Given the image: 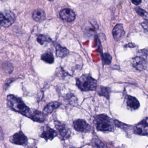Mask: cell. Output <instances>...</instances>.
Wrapping results in <instances>:
<instances>
[{
    "mask_svg": "<svg viewBox=\"0 0 148 148\" xmlns=\"http://www.w3.org/2000/svg\"><path fill=\"white\" fill-rule=\"evenodd\" d=\"M94 123L98 131L107 133L114 131L116 126L114 121L105 114L96 116L94 118Z\"/></svg>",
    "mask_w": 148,
    "mask_h": 148,
    "instance_id": "cell-1",
    "label": "cell"
},
{
    "mask_svg": "<svg viewBox=\"0 0 148 148\" xmlns=\"http://www.w3.org/2000/svg\"><path fill=\"white\" fill-rule=\"evenodd\" d=\"M7 101L8 106L11 109L29 117L31 110L20 98L13 95H9Z\"/></svg>",
    "mask_w": 148,
    "mask_h": 148,
    "instance_id": "cell-2",
    "label": "cell"
},
{
    "mask_svg": "<svg viewBox=\"0 0 148 148\" xmlns=\"http://www.w3.org/2000/svg\"><path fill=\"white\" fill-rule=\"evenodd\" d=\"M76 85L82 91H92L96 88L97 82L89 75H83L77 78Z\"/></svg>",
    "mask_w": 148,
    "mask_h": 148,
    "instance_id": "cell-3",
    "label": "cell"
},
{
    "mask_svg": "<svg viewBox=\"0 0 148 148\" xmlns=\"http://www.w3.org/2000/svg\"><path fill=\"white\" fill-rule=\"evenodd\" d=\"M54 124L60 139L65 140L70 138L71 134V130L66 124L58 121H55Z\"/></svg>",
    "mask_w": 148,
    "mask_h": 148,
    "instance_id": "cell-4",
    "label": "cell"
},
{
    "mask_svg": "<svg viewBox=\"0 0 148 148\" xmlns=\"http://www.w3.org/2000/svg\"><path fill=\"white\" fill-rule=\"evenodd\" d=\"M15 21V16L10 11H0V26L8 27Z\"/></svg>",
    "mask_w": 148,
    "mask_h": 148,
    "instance_id": "cell-5",
    "label": "cell"
},
{
    "mask_svg": "<svg viewBox=\"0 0 148 148\" xmlns=\"http://www.w3.org/2000/svg\"><path fill=\"white\" fill-rule=\"evenodd\" d=\"M73 127L76 131L80 133H90L91 131V127L85 120L77 119L73 122Z\"/></svg>",
    "mask_w": 148,
    "mask_h": 148,
    "instance_id": "cell-6",
    "label": "cell"
},
{
    "mask_svg": "<svg viewBox=\"0 0 148 148\" xmlns=\"http://www.w3.org/2000/svg\"><path fill=\"white\" fill-rule=\"evenodd\" d=\"M134 132L139 135H148V117L145 118L134 127Z\"/></svg>",
    "mask_w": 148,
    "mask_h": 148,
    "instance_id": "cell-7",
    "label": "cell"
},
{
    "mask_svg": "<svg viewBox=\"0 0 148 148\" xmlns=\"http://www.w3.org/2000/svg\"><path fill=\"white\" fill-rule=\"evenodd\" d=\"M58 136L57 132L47 125H45L42 127L41 134V137L45 139V140H52Z\"/></svg>",
    "mask_w": 148,
    "mask_h": 148,
    "instance_id": "cell-8",
    "label": "cell"
},
{
    "mask_svg": "<svg viewBox=\"0 0 148 148\" xmlns=\"http://www.w3.org/2000/svg\"><path fill=\"white\" fill-rule=\"evenodd\" d=\"M60 18L67 22H72L75 19V14L70 9L65 8L62 10L60 12Z\"/></svg>",
    "mask_w": 148,
    "mask_h": 148,
    "instance_id": "cell-9",
    "label": "cell"
},
{
    "mask_svg": "<svg viewBox=\"0 0 148 148\" xmlns=\"http://www.w3.org/2000/svg\"><path fill=\"white\" fill-rule=\"evenodd\" d=\"M132 65L136 70L143 71L147 67V62L143 57H136L132 60Z\"/></svg>",
    "mask_w": 148,
    "mask_h": 148,
    "instance_id": "cell-10",
    "label": "cell"
},
{
    "mask_svg": "<svg viewBox=\"0 0 148 148\" xmlns=\"http://www.w3.org/2000/svg\"><path fill=\"white\" fill-rule=\"evenodd\" d=\"M46 115L43 112L36 110H31L29 118L34 121L42 123L46 119Z\"/></svg>",
    "mask_w": 148,
    "mask_h": 148,
    "instance_id": "cell-11",
    "label": "cell"
},
{
    "mask_svg": "<svg viewBox=\"0 0 148 148\" xmlns=\"http://www.w3.org/2000/svg\"><path fill=\"white\" fill-rule=\"evenodd\" d=\"M11 141L17 145H24L27 143V139L25 135L20 131L14 135L11 138Z\"/></svg>",
    "mask_w": 148,
    "mask_h": 148,
    "instance_id": "cell-12",
    "label": "cell"
},
{
    "mask_svg": "<svg viewBox=\"0 0 148 148\" xmlns=\"http://www.w3.org/2000/svg\"><path fill=\"white\" fill-rule=\"evenodd\" d=\"M125 34V31L122 24H118L115 26L113 30V37L115 40L116 41L120 40L124 37Z\"/></svg>",
    "mask_w": 148,
    "mask_h": 148,
    "instance_id": "cell-13",
    "label": "cell"
},
{
    "mask_svg": "<svg viewBox=\"0 0 148 148\" xmlns=\"http://www.w3.org/2000/svg\"><path fill=\"white\" fill-rule=\"evenodd\" d=\"M61 103L58 101H52L49 103L43 109V112L46 115L51 114L55 110L60 106Z\"/></svg>",
    "mask_w": 148,
    "mask_h": 148,
    "instance_id": "cell-14",
    "label": "cell"
},
{
    "mask_svg": "<svg viewBox=\"0 0 148 148\" xmlns=\"http://www.w3.org/2000/svg\"><path fill=\"white\" fill-rule=\"evenodd\" d=\"M127 104L130 108L136 110L140 107V103L136 98L134 97L128 95L127 97Z\"/></svg>",
    "mask_w": 148,
    "mask_h": 148,
    "instance_id": "cell-15",
    "label": "cell"
},
{
    "mask_svg": "<svg viewBox=\"0 0 148 148\" xmlns=\"http://www.w3.org/2000/svg\"><path fill=\"white\" fill-rule=\"evenodd\" d=\"M33 19L37 22L42 21L46 19V13L41 9H36L33 13Z\"/></svg>",
    "mask_w": 148,
    "mask_h": 148,
    "instance_id": "cell-16",
    "label": "cell"
},
{
    "mask_svg": "<svg viewBox=\"0 0 148 148\" xmlns=\"http://www.w3.org/2000/svg\"><path fill=\"white\" fill-rule=\"evenodd\" d=\"M56 56L60 58H64L69 53V51L66 47H63L61 45L57 44L56 47Z\"/></svg>",
    "mask_w": 148,
    "mask_h": 148,
    "instance_id": "cell-17",
    "label": "cell"
},
{
    "mask_svg": "<svg viewBox=\"0 0 148 148\" xmlns=\"http://www.w3.org/2000/svg\"><path fill=\"white\" fill-rule=\"evenodd\" d=\"M41 59L42 61L49 64H52L54 61L53 56L50 52H47L42 54L41 56Z\"/></svg>",
    "mask_w": 148,
    "mask_h": 148,
    "instance_id": "cell-18",
    "label": "cell"
},
{
    "mask_svg": "<svg viewBox=\"0 0 148 148\" xmlns=\"http://www.w3.org/2000/svg\"><path fill=\"white\" fill-rule=\"evenodd\" d=\"M110 89L108 87L101 86L98 90V94L99 95L102 96L106 97L107 99H109L110 98Z\"/></svg>",
    "mask_w": 148,
    "mask_h": 148,
    "instance_id": "cell-19",
    "label": "cell"
},
{
    "mask_svg": "<svg viewBox=\"0 0 148 148\" xmlns=\"http://www.w3.org/2000/svg\"><path fill=\"white\" fill-rule=\"evenodd\" d=\"M37 40L41 45H43L45 42H49L51 41V40L49 37L43 35H40L38 36Z\"/></svg>",
    "mask_w": 148,
    "mask_h": 148,
    "instance_id": "cell-20",
    "label": "cell"
},
{
    "mask_svg": "<svg viewBox=\"0 0 148 148\" xmlns=\"http://www.w3.org/2000/svg\"><path fill=\"white\" fill-rule=\"evenodd\" d=\"M102 59L103 64L104 65H108L111 63L112 58L109 54L108 53H105L103 55Z\"/></svg>",
    "mask_w": 148,
    "mask_h": 148,
    "instance_id": "cell-21",
    "label": "cell"
},
{
    "mask_svg": "<svg viewBox=\"0 0 148 148\" xmlns=\"http://www.w3.org/2000/svg\"><path fill=\"white\" fill-rule=\"evenodd\" d=\"M93 142L97 148H107V146L102 142L99 139L95 138L93 139Z\"/></svg>",
    "mask_w": 148,
    "mask_h": 148,
    "instance_id": "cell-22",
    "label": "cell"
},
{
    "mask_svg": "<svg viewBox=\"0 0 148 148\" xmlns=\"http://www.w3.org/2000/svg\"><path fill=\"white\" fill-rule=\"evenodd\" d=\"M135 10L137 14L141 16H143V17H148V13L146 10H144L139 7L136 8Z\"/></svg>",
    "mask_w": 148,
    "mask_h": 148,
    "instance_id": "cell-23",
    "label": "cell"
},
{
    "mask_svg": "<svg viewBox=\"0 0 148 148\" xmlns=\"http://www.w3.org/2000/svg\"><path fill=\"white\" fill-rule=\"evenodd\" d=\"M141 24L143 27L148 32V20H145Z\"/></svg>",
    "mask_w": 148,
    "mask_h": 148,
    "instance_id": "cell-24",
    "label": "cell"
},
{
    "mask_svg": "<svg viewBox=\"0 0 148 148\" xmlns=\"http://www.w3.org/2000/svg\"><path fill=\"white\" fill-rule=\"evenodd\" d=\"M131 1L132 2L136 5H139L142 2V0H131Z\"/></svg>",
    "mask_w": 148,
    "mask_h": 148,
    "instance_id": "cell-25",
    "label": "cell"
},
{
    "mask_svg": "<svg viewBox=\"0 0 148 148\" xmlns=\"http://www.w3.org/2000/svg\"><path fill=\"white\" fill-rule=\"evenodd\" d=\"M127 46H128L127 47H135V45L132 43H129V44H128Z\"/></svg>",
    "mask_w": 148,
    "mask_h": 148,
    "instance_id": "cell-26",
    "label": "cell"
},
{
    "mask_svg": "<svg viewBox=\"0 0 148 148\" xmlns=\"http://www.w3.org/2000/svg\"><path fill=\"white\" fill-rule=\"evenodd\" d=\"M48 1H53L54 0H48Z\"/></svg>",
    "mask_w": 148,
    "mask_h": 148,
    "instance_id": "cell-27",
    "label": "cell"
},
{
    "mask_svg": "<svg viewBox=\"0 0 148 148\" xmlns=\"http://www.w3.org/2000/svg\"></svg>",
    "mask_w": 148,
    "mask_h": 148,
    "instance_id": "cell-28",
    "label": "cell"
}]
</instances>
